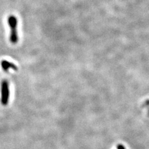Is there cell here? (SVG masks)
<instances>
[{"instance_id": "6da1fadb", "label": "cell", "mask_w": 149, "mask_h": 149, "mask_svg": "<svg viewBox=\"0 0 149 149\" xmlns=\"http://www.w3.org/2000/svg\"><path fill=\"white\" fill-rule=\"evenodd\" d=\"M8 23L11 29L9 40H10V42L12 44H15L18 41V35L17 31V19L16 17L13 15L9 16L8 19Z\"/></svg>"}, {"instance_id": "7a4b0ae2", "label": "cell", "mask_w": 149, "mask_h": 149, "mask_svg": "<svg viewBox=\"0 0 149 149\" xmlns=\"http://www.w3.org/2000/svg\"><path fill=\"white\" fill-rule=\"evenodd\" d=\"M9 100V85L6 80H4L1 85V102L3 106L8 104Z\"/></svg>"}, {"instance_id": "3957f363", "label": "cell", "mask_w": 149, "mask_h": 149, "mask_svg": "<svg viewBox=\"0 0 149 149\" xmlns=\"http://www.w3.org/2000/svg\"><path fill=\"white\" fill-rule=\"evenodd\" d=\"M1 66L2 69L3 70V71L8 72L9 71V69H13V70H17V67H16V65L15 64H14L12 62H10L9 61H7V60H2L1 62Z\"/></svg>"}, {"instance_id": "277c9868", "label": "cell", "mask_w": 149, "mask_h": 149, "mask_svg": "<svg viewBox=\"0 0 149 149\" xmlns=\"http://www.w3.org/2000/svg\"><path fill=\"white\" fill-rule=\"evenodd\" d=\"M117 149H125V147L122 144H119L117 146Z\"/></svg>"}]
</instances>
